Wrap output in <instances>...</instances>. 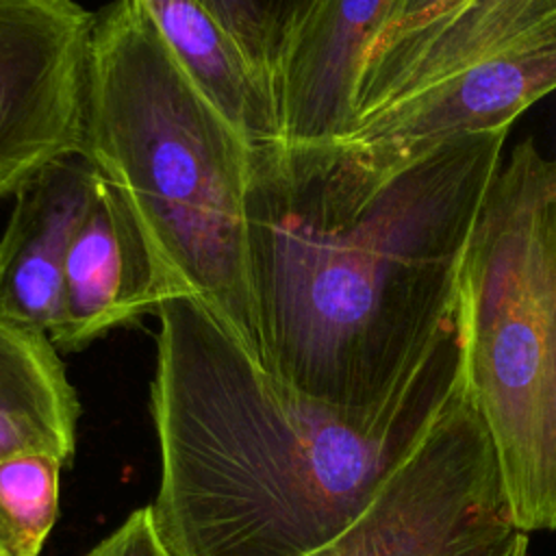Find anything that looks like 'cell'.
<instances>
[{
  "instance_id": "cell-11",
  "label": "cell",
  "mask_w": 556,
  "mask_h": 556,
  "mask_svg": "<svg viewBox=\"0 0 556 556\" xmlns=\"http://www.w3.org/2000/svg\"><path fill=\"white\" fill-rule=\"evenodd\" d=\"M96 176L83 156L50 165L13 195L0 237V308L48 337L59 319L65 258Z\"/></svg>"
},
{
  "instance_id": "cell-10",
  "label": "cell",
  "mask_w": 556,
  "mask_h": 556,
  "mask_svg": "<svg viewBox=\"0 0 556 556\" xmlns=\"http://www.w3.org/2000/svg\"><path fill=\"white\" fill-rule=\"evenodd\" d=\"M552 20L556 0H454L382 33L363 61L352 122Z\"/></svg>"
},
{
  "instance_id": "cell-12",
  "label": "cell",
  "mask_w": 556,
  "mask_h": 556,
  "mask_svg": "<svg viewBox=\"0 0 556 556\" xmlns=\"http://www.w3.org/2000/svg\"><path fill=\"white\" fill-rule=\"evenodd\" d=\"M191 83L254 146L280 139L274 83L200 0H139Z\"/></svg>"
},
{
  "instance_id": "cell-4",
  "label": "cell",
  "mask_w": 556,
  "mask_h": 556,
  "mask_svg": "<svg viewBox=\"0 0 556 556\" xmlns=\"http://www.w3.org/2000/svg\"><path fill=\"white\" fill-rule=\"evenodd\" d=\"M469 400L521 530H556V159L517 143L493 176L458 274Z\"/></svg>"
},
{
  "instance_id": "cell-18",
  "label": "cell",
  "mask_w": 556,
  "mask_h": 556,
  "mask_svg": "<svg viewBox=\"0 0 556 556\" xmlns=\"http://www.w3.org/2000/svg\"><path fill=\"white\" fill-rule=\"evenodd\" d=\"M0 556H11V554H9V549L2 545V541H0Z\"/></svg>"
},
{
  "instance_id": "cell-9",
  "label": "cell",
  "mask_w": 556,
  "mask_h": 556,
  "mask_svg": "<svg viewBox=\"0 0 556 556\" xmlns=\"http://www.w3.org/2000/svg\"><path fill=\"white\" fill-rule=\"evenodd\" d=\"M397 0H319L295 35L276 78L278 141H319L348 132L363 61L391 24Z\"/></svg>"
},
{
  "instance_id": "cell-8",
  "label": "cell",
  "mask_w": 556,
  "mask_h": 556,
  "mask_svg": "<svg viewBox=\"0 0 556 556\" xmlns=\"http://www.w3.org/2000/svg\"><path fill=\"white\" fill-rule=\"evenodd\" d=\"M167 298L135 219L98 174L65 258L52 343L59 352H80L111 330L156 313Z\"/></svg>"
},
{
  "instance_id": "cell-6",
  "label": "cell",
  "mask_w": 556,
  "mask_h": 556,
  "mask_svg": "<svg viewBox=\"0 0 556 556\" xmlns=\"http://www.w3.org/2000/svg\"><path fill=\"white\" fill-rule=\"evenodd\" d=\"M93 20L76 0H0V200L83 156Z\"/></svg>"
},
{
  "instance_id": "cell-14",
  "label": "cell",
  "mask_w": 556,
  "mask_h": 556,
  "mask_svg": "<svg viewBox=\"0 0 556 556\" xmlns=\"http://www.w3.org/2000/svg\"><path fill=\"white\" fill-rule=\"evenodd\" d=\"M63 467L46 454L0 460V541L11 556H39L56 521Z\"/></svg>"
},
{
  "instance_id": "cell-5",
  "label": "cell",
  "mask_w": 556,
  "mask_h": 556,
  "mask_svg": "<svg viewBox=\"0 0 556 556\" xmlns=\"http://www.w3.org/2000/svg\"><path fill=\"white\" fill-rule=\"evenodd\" d=\"M495 450L467 387L369 508L306 556H526Z\"/></svg>"
},
{
  "instance_id": "cell-1",
  "label": "cell",
  "mask_w": 556,
  "mask_h": 556,
  "mask_svg": "<svg viewBox=\"0 0 556 556\" xmlns=\"http://www.w3.org/2000/svg\"><path fill=\"white\" fill-rule=\"evenodd\" d=\"M508 128L415 154L345 137L254 148V354L285 391L378 424L458 321V274Z\"/></svg>"
},
{
  "instance_id": "cell-7",
  "label": "cell",
  "mask_w": 556,
  "mask_h": 556,
  "mask_svg": "<svg viewBox=\"0 0 556 556\" xmlns=\"http://www.w3.org/2000/svg\"><path fill=\"white\" fill-rule=\"evenodd\" d=\"M554 89L556 20L358 115L341 137L415 154L450 137L508 128Z\"/></svg>"
},
{
  "instance_id": "cell-17",
  "label": "cell",
  "mask_w": 556,
  "mask_h": 556,
  "mask_svg": "<svg viewBox=\"0 0 556 556\" xmlns=\"http://www.w3.org/2000/svg\"><path fill=\"white\" fill-rule=\"evenodd\" d=\"M450 2H454V0H397L395 13H393V17H391V24H389L382 33H387V30L400 26V24L413 22V20H417V17H424V15H428V13H432V11L441 9V7H445V4H450ZM382 33H380V35H382Z\"/></svg>"
},
{
  "instance_id": "cell-16",
  "label": "cell",
  "mask_w": 556,
  "mask_h": 556,
  "mask_svg": "<svg viewBox=\"0 0 556 556\" xmlns=\"http://www.w3.org/2000/svg\"><path fill=\"white\" fill-rule=\"evenodd\" d=\"M85 556H176L163 541L152 506L132 510L122 526L91 547Z\"/></svg>"
},
{
  "instance_id": "cell-2",
  "label": "cell",
  "mask_w": 556,
  "mask_h": 556,
  "mask_svg": "<svg viewBox=\"0 0 556 556\" xmlns=\"http://www.w3.org/2000/svg\"><path fill=\"white\" fill-rule=\"evenodd\" d=\"M150 504L176 556H306L345 532L465 384L458 321L378 424L278 387L195 298L156 308Z\"/></svg>"
},
{
  "instance_id": "cell-15",
  "label": "cell",
  "mask_w": 556,
  "mask_h": 556,
  "mask_svg": "<svg viewBox=\"0 0 556 556\" xmlns=\"http://www.w3.org/2000/svg\"><path fill=\"white\" fill-rule=\"evenodd\" d=\"M274 83L295 35L319 0H200Z\"/></svg>"
},
{
  "instance_id": "cell-3",
  "label": "cell",
  "mask_w": 556,
  "mask_h": 556,
  "mask_svg": "<svg viewBox=\"0 0 556 556\" xmlns=\"http://www.w3.org/2000/svg\"><path fill=\"white\" fill-rule=\"evenodd\" d=\"M83 159L126 204L167 295L202 302L254 354V146L191 83L139 0L96 11Z\"/></svg>"
},
{
  "instance_id": "cell-13",
  "label": "cell",
  "mask_w": 556,
  "mask_h": 556,
  "mask_svg": "<svg viewBox=\"0 0 556 556\" xmlns=\"http://www.w3.org/2000/svg\"><path fill=\"white\" fill-rule=\"evenodd\" d=\"M80 417L52 339L0 308V460L46 454L67 465Z\"/></svg>"
}]
</instances>
